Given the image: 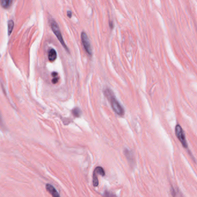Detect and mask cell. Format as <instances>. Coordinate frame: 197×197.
<instances>
[{
    "label": "cell",
    "instance_id": "cell-9",
    "mask_svg": "<svg viewBox=\"0 0 197 197\" xmlns=\"http://www.w3.org/2000/svg\"><path fill=\"white\" fill-rule=\"evenodd\" d=\"M93 174L98 175H101L102 176H104L105 175V171L102 167L97 166L94 169L93 171Z\"/></svg>",
    "mask_w": 197,
    "mask_h": 197
},
{
    "label": "cell",
    "instance_id": "cell-2",
    "mask_svg": "<svg viewBox=\"0 0 197 197\" xmlns=\"http://www.w3.org/2000/svg\"><path fill=\"white\" fill-rule=\"evenodd\" d=\"M50 26L51 27V29L53 30V31L54 32V34L55 35V36L57 37V38H58V39L60 43H61V45H62V46L65 49V50H66L67 52H69V49L67 48L63 39L62 37V35L61 34V32L59 29V27L58 24V23L53 19H52L50 22Z\"/></svg>",
    "mask_w": 197,
    "mask_h": 197
},
{
    "label": "cell",
    "instance_id": "cell-10",
    "mask_svg": "<svg viewBox=\"0 0 197 197\" xmlns=\"http://www.w3.org/2000/svg\"><path fill=\"white\" fill-rule=\"evenodd\" d=\"M14 27V22L12 20H10L8 23V35H11Z\"/></svg>",
    "mask_w": 197,
    "mask_h": 197
},
{
    "label": "cell",
    "instance_id": "cell-12",
    "mask_svg": "<svg viewBox=\"0 0 197 197\" xmlns=\"http://www.w3.org/2000/svg\"><path fill=\"white\" fill-rule=\"evenodd\" d=\"M104 197H117L114 194L110 192V191H106L103 195Z\"/></svg>",
    "mask_w": 197,
    "mask_h": 197
},
{
    "label": "cell",
    "instance_id": "cell-3",
    "mask_svg": "<svg viewBox=\"0 0 197 197\" xmlns=\"http://www.w3.org/2000/svg\"><path fill=\"white\" fill-rule=\"evenodd\" d=\"M175 134H176V135L177 139L179 140V141L181 143L182 146L186 149H188V143H187V141H186L185 134H184L183 130L182 129L180 125L177 124L176 126V127H175Z\"/></svg>",
    "mask_w": 197,
    "mask_h": 197
},
{
    "label": "cell",
    "instance_id": "cell-8",
    "mask_svg": "<svg viewBox=\"0 0 197 197\" xmlns=\"http://www.w3.org/2000/svg\"><path fill=\"white\" fill-rule=\"evenodd\" d=\"M13 1H12V0H1V1H0L1 6L5 9H7L10 7Z\"/></svg>",
    "mask_w": 197,
    "mask_h": 197
},
{
    "label": "cell",
    "instance_id": "cell-11",
    "mask_svg": "<svg viewBox=\"0 0 197 197\" xmlns=\"http://www.w3.org/2000/svg\"><path fill=\"white\" fill-rule=\"evenodd\" d=\"M72 113L75 117L79 118L81 116V111L79 108L77 107V108H75L74 109L72 110Z\"/></svg>",
    "mask_w": 197,
    "mask_h": 197
},
{
    "label": "cell",
    "instance_id": "cell-6",
    "mask_svg": "<svg viewBox=\"0 0 197 197\" xmlns=\"http://www.w3.org/2000/svg\"><path fill=\"white\" fill-rule=\"evenodd\" d=\"M46 190L49 192V193L53 196V197H60L59 194L57 191V190L55 188V187L50 184H47L46 185Z\"/></svg>",
    "mask_w": 197,
    "mask_h": 197
},
{
    "label": "cell",
    "instance_id": "cell-15",
    "mask_svg": "<svg viewBox=\"0 0 197 197\" xmlns=\"http://www.w3.org/2000/svg\"><path fill=\"white\" fill-rule=\"evenodd\" d=\"M52 76H53L54 77H57V76H58V73L56 72H54L52 73Z\"/></svg>",
    "mask_w": 197,
    "mask_h": 197
},
{
    "label": "cell",
    "instance_id": "cell-7",
    "mask_svg": "<svg viewBox=\"0 0 197 197\" xmlns=\"http://www.w3.org/2000/svg\"><path fill=\"white\" fill-rule=\"evenodd\" d=\"M49 60L51 62L54 61L57 57V54L56 51L54 49H50L49 52Z\"/></svg>",
    "mask_w": 197,
    "mask_h": 197
},
{
    "label": "cell",
    "instance_id": "cell-13",
    "mask_svg": "<svg viewBox=\"0 0 197 197\" xmlns=\"http://www.w3.org/2000/svg\"><path fill=\"white\" fill-rule=\"evenodd\" d=\"M58 82V78L57 77H54V79H53L52 80V82L53 84H56Z\"/></svg>",
    "mask_w": 197,
    "mask_h": 197
},
{
    "label": "cell",
    "instance_id": "cell-16",
    "mask_svg": "<svg viewBox=\"0 0 197 197\" xmlns=\"http://www.w3.org/2000/svg\"><path fill=\"white\" fill-rule=\"evenodd\" d=\"M110 26L111 28L113 29V23L111 22H110Z\"/></svg>",
    "mask_w": 197,
    "mask_h": 197
},
{
    "label": "cell",
    "instance_id": "cell-5",
    "mask_svg": "<svg viewBox=\"0 0 197 197\" xmlns=\"http://www.w3.org/2000/svg\"><path fill=\"white\" fill-rule=\"evenodd\" d=\"M124 154L125 155V157H126L131 167L133 168L135 166L136 161H135V158L134 156V154L133 152L128 149H125L124 150Z\"/></svg>",
    "mask_w": 197,
    "mask_h": 197
},
{
    "label": "cell",
    "instance_id": "cell-1",
    "mask_svg": "<svg viewBox=\"0 0 197 197\" xmlns=\"http://www.w3.org/2000/svg\"><path fill=\"white\" fill-rule=\"evenodd\" d=\"M105 95L107 96V99L110 101V104L111 105V107L114 111L119 116H123L125 113V111L122 106L120 104L118 101L116 99L115 95L113 94V92L109 89L107 88L105 91Z\"/></svg>",
    "mask_w": 197,
    "mask_h": 197
},
{
    "label": "cell",
    "instance_id": "cell-14",
    "mask_svg": "<svg viewBox=\"0 0 197 197\" xmlns=\"http://www.w3.org/2000/svg\"><path fill=\"white\" fill-rule=\"evenodd\" d=\"M67 16L69 18H70L71 17H72V12L71 11H67Z\"/></svg>",
    "mask_w": 197,
    "mask_h": 197
},
{
    "label": "cell",
    "instance_id": "cell-4",
    "mask_svg": "<svg viewBox=\"0 0 197 197\" xmlns=\"http://www.w3.org/2000/svg\"><path fill=\"white\" fill-rule=\"evenodd\" d=\"M81 41L82 43L83 44V46L84 47V49L86 51V52L91 56L92 54V47L90 43V41L89 39V38L85 32H82L81 35Z\"/></svg>",
    "mask_w": 197,
    "mask_h": 197
}]
</instances>
